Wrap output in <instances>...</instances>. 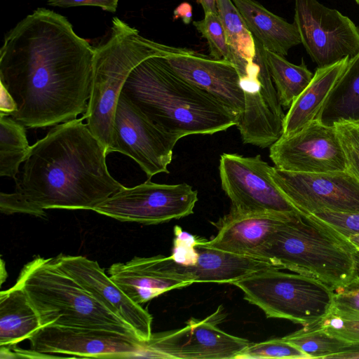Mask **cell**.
I'll list each match as a JSON object with an SVG mask.
<instances>
[{"label":"cell","instance_id":"cell-13","mask_svg":"<svg viewBox=\"0 0 359 359\" xmlns=\"http://www.w3.org/2000/svg\"><path fill=\"white\" fill-rule=\"evenodd\" d=\"M294 22L302 43L318 67L359 52V28L349 18L317 0H295Z\"/></svg>","mask_w":359,"mask_h":359},{"label":"cell","instance_id":"cell-7","mask_svg":"<svg viewBox=\"0 0 359 359\" xmlns=\"http://www.w3.org/2000/svg\"><path fill=\"white\" fill-rule=\"evenodd\" d=\"M232 285L267 318H283L303 326L320 321L333 305L334 290L324 283L276 268L259 271Z\"/></svg>","mask_w":359,"mask_h":359},{"label":"cell","instance_id":"cell-30","mask_svg":"<svg viewBox=\"0 0 359 359\" xmlns=\"http://www.w3.org/2000/svg\"><path fill=\"white\" fill-rule=\"evenodd\" d=\"M291 358L309 359V357L294 345L283 338L258 343H250L236 359Z\"/></svg>","mask_w":359,"mask_h":359},{"label":"cell","instance_id":"cell-8","mask_svg":"<svg viewBox=\"0 0 359 359\" xmlns=\"http://www.w3.org/2000/svg\"><path fill=\"white\" fill-rule=\"evenodd\" d=\"M198 200V191L185 182L158 184L148 179L123 188L93 211L121 222L157 224L192 215Z\"/></svg>","mask_w":359,"mask_h":359},{"label":"cell","instance_id":"cell-17","mask_svg":"<svg viewBox=\"0 0 359 359\" xmlns=\"http://www.w3.org/2000/svg\"><path fill=\"white\" fill-rule=\"evenodd\" d=\"M172 69L187 81L205 90L239 116L244 109V94L236 67L191 50L166 57Z\"/></svg>","mask_w":359,"mask_h":359},{"label":"cell","instance_id":"cell-36","mask_svg":"<svg viewBox=\"0 0 359 359\" xmlns=\"http://www.w3.org/2000/svg\"><path fill=\"white\" fill-rule=\"evenodd\" d=\"M49 5L62 8L81 6H97L104 11L114 13L118 7V0H47Z\"/></svg>","mask_w":359,"mask_h":359},{"label":"cell","instance_id":"cell-43","mask_svg":"<svg viewBox=\"0 0 359 359\" xmlns=\"http://www.w3.org/2000/svg\"><path fill=\"white\" fill-rule=\"evenodd\" d=\"M350 242L359 250V234L351 236L348 238Z\"/></svg>","mask_w":359,"mask_h":359},{"label":"cell","instance_id":"cell-42","mask_svg":"<svg viewBox=\"0 0 359 359\" xmlns=\"http://www.w3.org/2000/svg\"><path fill=\"white\" fill-rule=\"evenodd\" d=\"M354 258L355 262V278L359 280V250H356L354 253Z\"/></svg>","mask_w":359,"mask_h":359},{"label":"cell","instance_id":"cell-25","mask_svg":"<svg viewBox=\"0 0 359 359\" xmlns=\"http://www.w3.org/2000/svg\"><path fill=\"white\" fill-rule=\"evenodd\" d=\"M216 4L231 49V62L240 74L254 60L256 55L254 37L231 0H216Z\"/></svg>","mask_w":359,"mask_h":359},{"label":"cell","instance_id":"cell-14","mask_svg":"<svg viewBox=\"0 0 359 359\" xmlns=\"http://www.w3.org/2000/svg\"><path fill=\"white\" fill-rule=\"evenodd\" d=\"M269 157L279 169L322 173L348 170L334 126L316 119L297 133L281 136L270 147Z\"/></svg>","mask_w":359,"mask_h":359},{"label":"cell","instance_id":"cell-23","mask_svg":"<svg viewBox=\"0 0 359 359\" xmlns=\"http://www.w3.org/2000/svg\"><path fill=\"white\" fill-rule=\"evenodd\" d=\"M41 327L25 290L15 283L0 292V346H15Z\"/></svg>","mask_w":359,"mask_h":359},{"label":"cell","instance_id":"cell-38","mask_svg":"<svg viewBox=\"0 0 359 359\" xmlns=\"http://www.w3.org/2000/svg\"><path fill=\"white\" fill-rule=\"evenodd\" d=\"M192 18V6L187 2L178 5L174 10V18H181L184 23L189 24Z\"/></svg>","mask_w":359,"mask_h":359},{"label":"cell","instance_id":"cell-1","mask_svg":"<svg viewBox=\"0 0 359 359\" xmlns=\"http://www.w3.org/2000/svg\"><path fill=\"white\" fill-rule=\"evenodd\" d=\"M95 47L63 15L39 8L5 34L0 81L17 109L9 116L25 128L77 118L91 94Z\"/></svg>","mask_w":359,"mask_h":359},{"label":"cell","instance_id":"cell-20","mask_svg":"<svg viewBox=\"0 0 359 359\" xmlns=\"http://www.w3.org/2000/svg\"><path fill=\"white\" fill-rule=\"evenodd\" d=\"M290 215L230 210L215 224L218 229L216 236L209 241L203 238L201 244L225 252L252 256Z\"/></svg>","mask_w":359,"mask_h":359},{"label":"cell","instance_id":"cell-33","mask_svg":"<svg viewBox=\"0 0 359 359\" xmlns=\"http://www.w3.org/2000/svg\"><path fill=\"white\" fill-rule=\"evenodd\" d=\"M318 324L332 336L352 344H359V318L340 317L329 312Z\"/></svg>","mask_w":359,"mask_h":359},{"label":"cell","instance_id":"cell-29","mask_svg":"<svg viewBox=\"0 0 359 359\" xmlns=\"http://www.w3.org/2000/svg\"><path fill=\"white\" fill-rule=\"evenodd\" d=\"M193 25L207 40L210 57L231 62V49L227 41L226 31L218 13H205L203 19L194 21Z\"/></svg>","mask_w":359,"mask_h":359},{"label":"cell","instance_id":"cell-21","mask_svg":"<svg viewBox=\"0 0 359 359\" xmlns=\"http://www.w3.org/2000/svg\"><path fill=\"white\" fill-rule=\"evenodd\" d=\"M350 57L332 65L318 67L303 92L292 102L283 120L282 136H289L318 118L335 84L346 69Z\"/></svg>","mask_w":359,"mask_h":359},{"label":"cell","instance_id":"cell-9","mask_svg":"<svg viewBox=\"0 0 359 359\" xmlns=\"http://www.w3.org/2000/svg\"><path fill=\"white\" fill-rule=\"evenodd\" d=\"M271 167L260 155L245 157L224 153L220 156L221 186L231 201V210L285 215L301 212L273 182Z\"/></svg>","mask_w":359,"mask_h":359},{"label":"cell","instance_id":"cell-39","mask_svg":"<svg viewBox=\"0 0 359 359\" xmlns=\"http://www.w3.org/2000/svg\"><path fill=\"white\" fill-rule=\"evenodd\" d=\"M334 359H359V344H352L348 349L334 355Z\"/></svg>","mask_w":359,"mask_h":359},{"label":"cell","instance_id":"cell-11","mask_svg":"<svg viewBox=\"0 0 359 359\" xmlns=\"http://www.w3.org/2000/svg\"><path fill=\"white\" fill-rule=\"evenodd\" d=\"M179 140L157 127L121 93L107 154L118 151L130 157L151 179L158 173H169L168 166Z\"/></svg>","mask_w":359,"mask_h":359},{"label":"cell","instance_id":"cell-41","mask_svg":"<svg viewBox=\"0 0 359 359\" xmlns=\"http://www.w3.org/2000/svg\"><path fill=\"white\" fill-rule=\"evenodd\" d=\"M7 277V272L6 270V266L4 261L1 259V270H0V283L1 285L6 280Z\"/></svg>","mask_w":359,"mask_h":359},{"label":"cell","instance_id":"cell-3","mask_svg":"<svg viewBox=\"0 0 359 359\" xmlns=\"http://www.w3.org/2000/svg\"><path fill=\"white\" fill-rule=\"evenodd\" d=\"M121 93L157 127L180 139L225 130L236 126L239 118L177 74L163 56L147 57L135 66Z\"/></svg>","mask_w":359,"mask_h":359},{"label":"cell","instance_id":"cell-22","mask_svg":"<svg viewBox=\"0 0 359 359\" xmlns=\"http://www.w3.org/2000/svg\"><path fill=\"white\" fill-rule=\"evenodd\" d=\"M231 1L254 39L265 50L286 56L291 48L302 43L294 22H287L255 1Z\"/></svg>","mask_w":359,"mask_h":359},{"label":"cell","instance_id":"cell-27","mask_svg":"<svg viewBox=\"0 0 359 359\" xmlns=\"http://www.w3.org/2000/svg\"><path fill=\"white\" fill-rule=\"evenodd\" d=\"M30 147L25 127L10 116L0 115V176L15 180Z\"/></svg>","mask_w":359,"mask_h":359},{"label":"cell","instance_id":"cell-6","mask_svg":"<svg viewBox=\"0 0 359 359\" xmlns=\"http://www.w3.org/2000/svg\"><path fill=\"white\" fill-rule=\"evenodd\" d=\"M36 311L41 327H81L137 337L134 330L57 268L52 258L35 257L22 269L16 283Z\"/></svg>","mask_w":359,"mask_h":359},{"label":"cell","instance_id":"cell-31","mask_svg":"<svg viewBox=\"0 0 359 359\" xmlns=\"http://www.w3.org/2000/svg\"><path fill=\"white\" fill-rule=\"evenodd\" d=\"M333 126L344 151L348 170L359 180V121H341Z\"/></svg>","mask_w":359,"mask_h":359},{"label":"cell","instance_id":"cell-10","mask_svg":"<svg viewBox=\"0 0 359 359\" xmlns=\"http://www.w3.org/2000/svg\"><path fill=\"white\" fill-rule=\"evenodd\" d=\"M220 310L203 320L191 318L180 329L152 333L134 358L236 359L250 342L216 325Z\"/></svg>","mask_w":359,"mask_h":359},{"label":"cell","instance_id":"cell-19","mask_svg":"<svg viewBox=\"0 0 359 359\" xmlns=\"http://www.w3.org/2000/svg\"><path fill=\"white\" fill-rule=\"evenodd\" d=\"M202 239L195 246L198 256L194 264H179L169 256L165 258L167 267L184 275L193 283L230 284L261 270L271 268L280 269L272 262L262 257L231 253L204 246L201 244Z\"/></svg>","mask_w":359,"mask_h":359},{"label":"cell","instance_id":"cell-18","mask_svg":"<svg viewBox=\"0 0 359 359\" xmlns=\"http://www.w3.org/2000/svg\"><path fill=\"white\" fill-rule=\"evenodd\" d=\"M107 273L133 302L140 305L164 292L194 283L184 275L168 269L163 255L135 257L125 263H115Z\"/></svg>","mask_w":359,"mask_h":359},{"label":"cell","instance_id":"cell-35","mask_svg":"<svg viewBox=\"0 0 359 359\" xmlns=\"http://www.w3.org/2000/svg\"><path fill=\"white\" fill-rule=\"evenodd\" d=\"M311 215L326 222L346 238L359 234V212L322 210Z\"/></svg>","mask_w":359,"mask_h":359},{"label":"cell","instance_id":"cell-37","mask_svg":"<svg viewBox=\"0 0 359 359\" xmlns=\"http://www.w3.org/2000/svg\"><path fill=\"white\" fill-rule=\"evenodd\" d=\"M16 103L8 91L1 86L0 115L9 116L15 111Z\"/></svg>","mask_w":359,"mask_h":359},{"label":"cell","instance_id":"cell-16","mask_svg":"<svg viewBox=\"0 0 359 359\" xmlns=\"http://www.w3.org/2000/svg\"><path fill=\"white\" fill-rule=\"evenodd\" d=\"M55 265L73 278L110 311L122 318L142 341L151 334L153 318L140 304L133 302L107 275L96 261L83 256L60 254Z\"/></svg>","mask_w":359,"mask_h":359},{"label":"cell","instance_id":"cell-2","mask_svg":"<svg viewBox=\"0 0 359 359\" xmlns=\"http://www.w3.org/2000/svg\"><path fill=\"white\" fill-rule=\"evenodd\" d=\"M83 116L53 126L30 147L0 211L44 218L45 210H90L125 187L109 172L107 149Z\"/></svg>","mask_w":359,"mask_h":359},{"label":"cell","instance_id":"cell-24","mask_svg":"<svg viewBox=\"0 0 359 359\" xmlns=\"http://www.w3.org/2000/svg\"><path fill=\"white\" fill-rule=\"evenodd\" d=\"M318 120L330 126L341 121H359V52L350 58Z\"/></svg>","mask_w":359,"mask_h":359},{"label":"cell","instance_id":"cell-12","mask_svg":"<svg viewBox=\"0 0 359 359\" xmlns=\"http://www.w3.org/2000/svg\"><path fill=\"white\" fill-rule=\"evenodd\" d=\"M271 175L285 197L304 215L322 210L359 212V180L348 170L311 173L272 166Z\"/></svg>","mask_w":359,"mask_h":359},{"label":"cell","instance_id":"cell-15","mask_svg":"<svg viewBox=\"0 0 359 359\" xmlns=\"http://www.w3.org/2000/svg\"><path fill=\"white\" fill-rule=\"evenodd\" d=\"M29 340L31 348L41 353L85 358H134L144 344L116 331L56 325L41 327Z\"/></svg>","mask_w":359,"mask_h":359},{"label":"cell","instance_id":"cell-34","mask_svg":"<svg viewBox=\"0 0 359 359\" xmlns=\"http://www.w3.org/2000/svg\"><path fill=\"white\" fill-rule=\"evenodd\" d=\"M174 246L171 259L179 264L189 266L194 264L197 259V252L195 246L202 239L182 231L180 226L174 227Z\"/></svg>","mask_w":359,"mask_h":359},{"label":"cell","instance_id":"cell-40","mask_svg":"<svg viewBox=\"0 0 359 359\" xmlns=\"http://www.w3.org/2000/svg\"><path fill=\"white\" fill-rule=\"evenodd\" d=\"M196 1L202 6L204 13H217L216 0H196Z\"/></svg>","mask_w":359,"mask_h":359},{"label":"cell","instance_id":"cell-26","mask_svg":"<svg viewBox=\"0 0 359 359\" xmlns=\"http://www.w3.org/2000/svg\"><path fill=\"white\" fill-rule=\"evenodd\" d=\"M266 64L280 103L289 109L311 82L313 74L302 59L300 65L288 62L284 56L265 50Z\"/></svg>","mask_w":359,"mask_h":359},{"label":"cell","instance_id":"cell-28","mask_svg":"<svg viewBox=\"0 0 359 359\" xmlns=\"http://www.w3.org/2000/svg\"><path fill=\"white\" fill-rule=\"evenodd\" d=\"M282 338L297 346L309 358L331 359L352 345L327 333L320 327L318 322L304 325L302 329Z\"/></svg>","mask_w":359,"mask_h":359},{"label":"cell","instance_id":"cell-5","mask_svg":"<svg viewBox=\"0 0 359 359\" xmlns=\"http://www.w3.org/2000/svg\"><path fill=\"white\" fill-rule=\"evenodd\" d=\"M190 51L148 39L119 18L113 19L108 40L95 47L91 94L83 114L89 129L107 151L117 102L133 68L151 56L168 57Z\"/></svg>","mask_w":359,"mask_h":359},{"label":"cell","instance_id":"cell-32","mask_svg":"<svg viewBox=\"0 0 359 359\" xmlns=\"http://www.w3.org/2000/svg\"><path fill=\"white\" fill-rule=\"evenodd\" d=\"M332 313L344 318H359V280L334 290Z\"/></svg>","mask_w":359,"mask_h":359},{"label":"cell","instance_id":"cell-4","mask_svg":"<svg viewBox=\"0 0 359 359\" xmlns=\"http://www.w3.org/2000/svg\"><path fill=\"white\" fill-rule=\"evenodd\" d=\"M355 251L348 238L328 224L298 212L289 215L252 256L314 278L335 290L354 279Z\"/></svg>","mask_w":359,"mask_h":359},{"label":"cell","instance_id":"cell-44","mask_svg":"<svg viewBox=\"0 0 359 359\" xmlns=\"http://www.w3.org/2000/svg\"><path fill=\"white\" fill-rule=\"evenodd\" d=\"M355 1L359 4V0H355Z\"/></svg>","mask_w":359,"mask_h":359}]
</instances>
